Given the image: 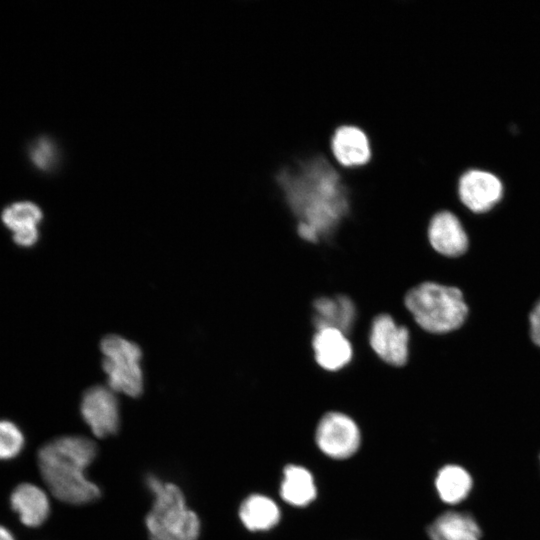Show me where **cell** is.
Here are the masks:
<instances>
[{"instance_id": "6da1fadb", "label": "cell", "mask_w": 540, "mask_h": 540, "mask_svg": "<svg viewBox=\"0 0 540 540\" xmlns=\"http://www.w3.org/2000/svg\"><path fill=\"white\" fill-rule=\"evenodd\" d=\"M331 154L291 157L275 175L284 202L297 220L300 239L317 243L331 235L348 216L351 190Z\"/></svg>"}, {"instance_id": "7a4b0ae2", "label": "cell", "mask_w": 540, "mask_h": 540, "mask_svg": "<svg viewBox=\"0 0 540 540\" xmlns=\"http://www.w3.org/2000/svg\"><path fill=\"white\" fill-rule=\"evenodd\" d=\"M96 454L95 443L83 436H61L44 444L38 451L37 461L51 494L74 505L98 499L99 487L86 477V469Z\"/></svg>"}, {"instance_id": "3957f363", "label": "cell", "mask_w": 540, "mask_h": 540, "mask_svg": "<svg viewBox=\"0 0 540 540\" xmlns=\"http://www.w3.org/2000/svg\"><path fill=\"white\" fill-rule=\"evenodd\" d=\"M404 304L417 325L433 334L458 329L466 320L468 307L457 287L422 282L407 291Z\"/></svg>"}, {"instance_id": "277c9868", "label": "cell", "mask_w": 540, "mask_h": 540, "mask_svg": "<svg viewBox=\"0 0 540 540\" xmlns=\"http://www.w3.org/2000/svg\"><path fill=\"white\" fill-rule=\"evenodd\" d=\"M146 483L154 496L145 520L150 540H197L200 521L187 507L180 488L154 475H149Z\"/></svg>"}, {"instance_id": "5b68a950", "label": "cell", "mask_w": 540, "mask_h": 540, "mask_svg": "<svg viewBox=\"0 0 540 540\" xmlns=\"http://www.w3.org/2000/svg\"><path fill=\"white\" fill-rule=\"evenodd\" d=\"M101 351L109 388L114 393L139 396L143 390L140 347L121 336L109 335L102 340Z\"/></svg>"}, {"instance_id": "8992f818", "label": "cell", "mask_w": 540, "mask_h": 540, "mask_svg": "<svg viewBox=\"0 0 540 540\" xmlns=\"http://www.w3.org/2000/svg\"><path fill=\"white\" fill-rule=\"evenodd\" d=\"M319 449L329 457L352 456L360 444V431L355 421L341 412H328L320 419L315 433Z\"/></svg>"}, {"instance_id": "52a82bcc", "label": "cell", "mask_w": 540, "mask_h": 540, "mask_svg": "<svg viewBox=\"0 0 540 540\" xmlns=\"http://www.w3.org/2000/svg\"><path fill=\"white\" fill-rule=\"evenodd\" d=\"M368 339L373 352L386 364L402 367L408 362L409 330L391 315L382 313L372 320Z\"/></svg>"}, {"instance_id": "ba28073f", "label": "cell", "mask_w": 540, "mask_h": 540, "mask_svg": "<svg viewBox=\"0 0 540 540\" xmlns=\"http://www.w3.org/2000/svg\"><path fill=\"white\" fill-rule=\"evenodd\" d=\"M81 414L93 434L104 438L115 434L119 427V405L115 393L108 387L96 385L83 394Z\"/></svg>"}, {"instance_id": "9c48e42d", "label": "cell", "mask_w": 540, "mask_h": 540, "mask_svg": "<svg viewBox=\"0 0 540 540\" xmlns=\"http://www.w3.org/2000/svg\"><path fill=\"white\" fill-rule=\"evenodd\" d=\"M461 202L475 213L492 209L502 198L503 185L494 174L472 169L465 172L458 182Z\"/></svg>"}, {"instance_id": "30bf717a", "label": "cell", "mask_w": 540, "mask_h": 540, "mask_svg": "<svg viewBox=\"0 0 540 540\" xmlns=\"http://www.w3.org/2000/svg\"><path fill=\"white\" fill-rule=\"evenodd\" d=\"M330 153L339 167L353 169L371 161L372 146L363 129L355 125H342L331 136Z\"/></svg>"}, {"instance_id": "8fae6325", "label": "cell", "mask_w": 540, "mask_h": 540, "mask_svg": "<svg viewBox=\"0 0 540 540\" xmlns=\"http://www.w3.org/2000/svg\"><path fill=\"white\" fill-rule=\"evenodd\" d=\"M431 247L441 255L460 256L468 248V236L458 217L450 211H440L432 216L427 229Z\"/></svg>"}, {"instance_id": "7c38bea8", "label": "cell", "mask_w": 540, "mask_h": 540, "mask_svg": "<svg viewBox=\"0 0 540 540\" xmlns=\"http://www.w3.org/2000/svg\"><path fill=\"white\" fill-rule=\"evenodd\" d=\"M311 346L316 363L329 372L346 367L353 357V347L347 334L336 328L316 330Z\"/></svg>"}, {"instance_id": "4fadbf2b", "label": "cell", "mask_w": 540, "mask_h": 540, "mask_svg": "<svg viewBox=\"0 0 540 540\" xmlns=\"http://www.w3.org/2000/svg\"><path fill=\"white\" fill-rule=\"evenodd\" d=\"M1 219L13 233V241L18 246L31 247L38 241V225L43 219V213L35 203L14 202L3 209Z\"/></svg>"}, {"instance_id": "5bb4252c", "label": "cell", "mask_w": 540, "mask_h": 540, "mask_svg": "<svg viewBox=\"0 0 540 540\" xmlns=\"http://www.w3.org/2000/svg\"><path fill=\"white\" fill-rule=\"evenodd\" d=\"M312 308V323L316 330L336 328L347 334L356 321V306L346 295L319 297Z\"/></svg>"}, {"instance_id": "9a60e30c", "label": "cell", "mask_w": 540, "mask_h": 540, "mask_svg": "<svg viewBox=\"0 0 540 540\" xmlns=\"http://www.w3.org/2000/svg\"><path fill=\"white\" fill-rule=\"evenodd\" d=\"M10 503L21 522L29 527L40 526L50 512L46 493L31 483H22L15 487L10 496Z\"/></svg>"}, {"instance_id": "2e32d148", "label": "cell", "mask_w": 540, "mask_h": 540, "mask_svg": "<svg viewBox=\"0 0 540 540\" xmlns=\"http://www.w3.org/2000/svg\"><path fill=\"white\" fill-rule=\"evenodd\" d=\"M428 535L431 540H480L481 529L470 514L448 511L430 524Z\"/></svg>"}, {"instance_id": "e0dca14e", "label": "cell", "mask_w": 540, "mask_h": 540, "mask_svg": "<svg viewBox=\"0 0 540 540\" xmlns=\"http://www.w3.org/2000/svg\"><path fill=\"white\" fill-rule=\"evenodd\" d=\"M239 516L247 529L264 531L278 523L280 511L276 503L269 497L253 494L242 502Z\"/></svg>"}, {"instance_id": "ac0fdd59", "label": "cell", "mask_w": 540, "mask_h": 540, "mask_svg": "<svg viewBox=\"0 0 540 540\" xmlns=\"http://www.w3.org/2000/svg\"><path fill=\"white\" fill-rule=\"evenodd\" d=\"M435 486L440 499L453 505L467 498L473 486V479L463 467L449 464L438 471Z\"/></svg>"}, {"instance_id": "d6986e66", "label": "cell", "mask_w": 540, "mask_h": 540, "mask_svg": "<svg viewBox=\"0 0 540 540\" xmlns=\"http://www.w3.org/2000/svg\"><path fill=\"white\" fill-rule=\"evenodd\" d=\"M280 495L284 501L294 506L309 504L316 497V487L311 473L301 466H286Z\"/></svg>"}, {"instance_id": "ffe728a7", "label": "cell", "mask_w": 540, "mask_h": 540, "mask_svg": "<svg viewBox=\"0 0 540 540\" xmlns=\"http://www.w3.org/2000/svg\"><path fill=\"white\" fill-rule=\"evenodd\" d=\"M24 445V436L11 421L0 420V460L16 457Z\"/></svg>"}, {"instance_id": "44dd1931", "label": "cell", "mask_w": 540, "mask_h": 540, "mask_svg": "<svg viewBox=\"0 0 540 540\" xmlns=\"http://www.w3.org/2000/svg\"><path fill=\"white\" fill-rule=\"evenodd\" d=\"M57 149L48 137H40L29 146V158L42 171L51 170L57 162Z\"/></svg>"}, {"instance_id": "7402d4cb", "label": "cell", "mask_w": 540, "mask_h": 540, "mask_svg": "<svg viewBox=\"0 0 540 540\" xmlns=\"http://www.w3.org/2000/svg\"><path fill=\"white\" fill-rule=\"evenodd\" d=\"M529 322L531 338L533 342L540 347V299L530 313Z\"/></svg>"}, {"instance_id": "603a6c76", "label": "cell", "mask_w": 540, "mask_h": 540, "mask_svg": "<svg viewBox=\"0 0 540 540\" xmlns=\"http://www.w3.org/2000/svg\"><path fill=\"white\" fill-rule=\"evenodd\" d=\"M0 540H15V538L7 528L0 525Z\"/></svg>"}]
</instances>
